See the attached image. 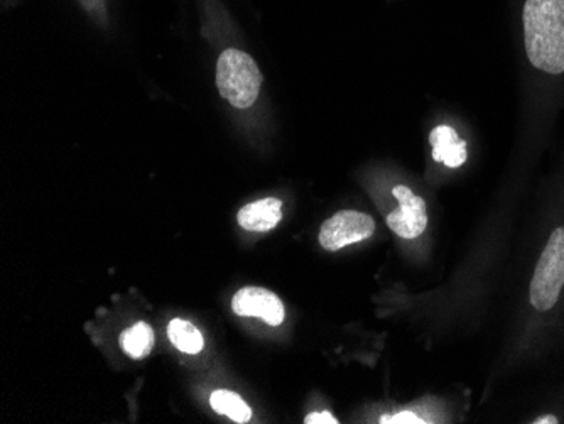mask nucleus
<instances>
[{"label":"nucleus","instance_id":"f257e3e1","mask_svg":"<svg viewBox=\"0 0 564 424\" xmlns=\"http://www.w3.org/2000/svg\"><path fill=\"white\" fill-rule=\"evenodd\" d=\"M522 24L531 65L550 75L564 73V0H525Z\"/></svg>","mask_w":564,"mask_h":424},{"label":"nucleus","instance_id":"f03ea898","mask_svg":"<svg viewBox=\"0 0 564 424\" xmlns=\"http://www.w3.org/2000/svg\"><path fill=\"white\" fill-rule=\"evenodd\" d=\"M262 75L252 56L240 50H227L217 63V87L221 97L236 109H249L258 100Z\"/></svg>","mask_w":564,"mask_h":424},{"label":"nucleus","instance_id":"7ed1b4c3","mask_svg":"<svg viewBox=\"0 0 564 424\" xmlns=\"http://www.w3.org/2000/svg\"><path fill=\"white\" fill-rule=\"evenodd\" d=\"M564 286V227L554 230L535 265L531 281V303L538 312H550Z\"/></svg>","mask_w":564,"mask_h":424},{"label":"nucleus","instance_id":"20e7f679","mask_svg":"<svg viewBox=\"0 0 564 424\" xmlns=\"http://www.w3.org/2000/svg\"><path fill=\"white\" fill-rule=\"evenodd\" d=\"M376 232V220L362 211L341 210L325 221L319 230V243L329 252H337L351 243L362 242Z\"/></svg>","mask_w":564,"mask_h":424},{"label":"nucleus","instance_id":"39448f33","mask_svg":"<svg viewBox=\"0 0 564 424\" xmlns=\"http://www.w3.org/2000/svg\"><path fill=\"white\" fill-rule=\"evenodd\" d=\"M392 195L398 199L399 207L386 218L388 226L402 239H417L427 227L426 202L402 185L395 186Z\"/></svg>","mask_w":564,"mask_h":424},{"label":"nucleus","instance_id":"423d86ee","mask_svg":"<svg viewBox=\"0 0 564 424\" xmlns=\"http://www.w3.org/2000/svg\"><path fill=\"white\" fill-rule=\"evenodd\" d=\"M232 309L239 316H258L271 327H279L286 316L281 297L265 287H242L234 296Z\"/></svg>","mask_w":564,"mask_h":424},{"label":"nucleus","instance_id":"0eeeda50","mask_svg":"<svg viewBox=\"0 0 564 424\" xmlns=\"http://www.w3.org/2000/svg\"><path fill=\"white\" fill-rule=\"evenodd\" d=\"M430 144L433 148V160L445 166L459 167L468 157L467 142L459 138L458 132L449 126H438L430 134Z\"/></svg>","mask_w":564,"mask_h":424},{"label":"nucleus","instance_id":"6e6552de","mask_svg":"<svg viewBox=\"0 0 564 424\" xmlns=\"http://www.w3.org/2000/svg\"><path fill=\"white\" fill-rule=\"evenodd\" d=\"M239 224L247 232H268L274 229L282 218V202L264 198L240 208Z\"/></svg>","mask_w":564,"mask_h":424},{"label":"nucleus","instance_id":"1a4fd4ad","mask_svg":"<svg viewBox=\"0 0 564 424\" xmlns=\"http://www.w3.org/2000/svg\"><path fill=\"white\" fill-rule=\"evenodd\" d=\"M120 345H122L127 356L132 357V359H144L154 347V331L148 323H135L134 327L127 328L120 335Z\"/></svg>","mask_w":564,"mask_h":424},{"label":"nucleus","instance_id":"9d476101","mask_svg":"<svg viewBox=\"0 0 564 424\" xmlns=\"http://www.w3.org/2000/svg\"><path fill=\"white\" fill-rule=\"evenodd\" d=\"M167 337L177 350L189 354V356L202 352L203 345H205L198 328L193 327L192 323L185 322V319H173L167 327Z\"/></svg>","mask_w":564,"mask_h":424},{"label":"nucleus","instance_id":"9b49d317","mask_svg":"<svg viewBox=\"0 0 564 424\" xmlns=\"http://www.w3.org/2000/svg\"><path fill=\"white\" fill-rule=\"evenodd\" d=\"M210 404L218 414H224L236 423H247L252 416V411L247 406L246 401L230 391H215L212 394Z\"/></svg>","mask_w":564,"mask_h":424},{"label":"nucleus","instance_id":"f8f14e48","mask_svg":"<svg viewBox=\"0 0 564 424\" xmlns=\"http://www.w3.org/2000/svg\"><path fill=\"white\" fill-rule=\"evenodd\" d=\"M379 423L382 424H424L427 421H424L423 417L417 416V414L411 413V411H402V413L392 414V416H382L380 417Z\"/></svg>","mask_w":564,"mask_h":424},{"label":"nucleus","instance_id":"ddd939ff","mask_svg":"<svg viewBox=\"0 0 564 424\" xmlns=\"http://www.w3.org/2000/svg\"><path fill=\"white\" fill-rule=\"evenodd\" d=\"M304 423L306 424H338L340 421L337 417L329 414L328 411H322V413H312L307 414L304 417Z\"/></svg>","mask_w":564,"mask_h":424},{"label":"nucleus","instance_id":"4468645a","mask_svg":"<svg viewBox=\"0 0 564 424\" xmlns=\"http://www.w3.org/2000/svg\"><path fill=\"white\" fill-rule=\"evenodd\" d=\"M534 424H556L557 417L551 416V414H547V416H540L538 420L532 421Z\"/></svg>","mask_w":564,"mask_h":424}]
</instances>
